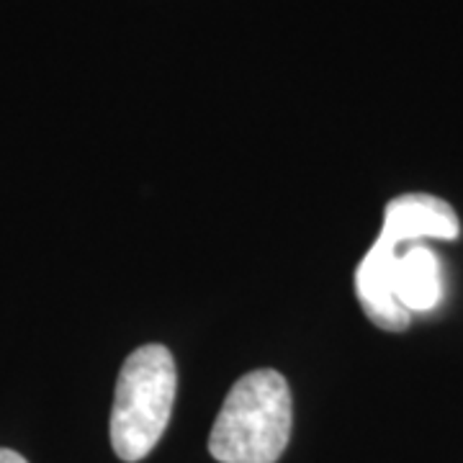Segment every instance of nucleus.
Instances as JSON below:
<instances>
[{
  "label": "nucleus",
  "mask_w": 463,
  "mask_h": 463,
  "mask_svg": "<svg viewBox=\"0 0 463 463\" xmlns=\"http://www.w3.org/2000/svg\"><path fill=\"white\" fill-rule=\"evenodd\" d=\"M291 389L279 371H250L230 389L209 435L219 463H276L291 438Z\"/></svg>",
  "instance_id": "1"
},
{
  "label": "nucleus",
  "mask_w": 463,
  "mask_h": 463,
  "mask_svg": "<svg viewBox=\"0 0 463 463\" xmlns=\"http://www.w3.org/2000/svg\"><path fill=\"white\" fill-rule=\"evenodd\" d=\"M178 392V371L165 345H142L121 365L111 407V448L134 463L165 435Z\"/></svg>",
  "instance_id": "2"
},
{
  "label": "nucleus",
  "mask_w": 463,
  "mask_h": 463,
  "mask_svg": "<svg viewBox=\"0 0 463 463\" xmlns=\"http://www.w3.org/2000/svg\"><path fill=\"white\" fill-rule=\"evenodd\" d=\"M397 250V245H392L379 234L355 268V297L361 301L365 317L386 332L407 330L412 319V315L399 304L394 291Z\"/></svg>",
  "instance_id": "3"
},
{
  "label": "nucleus",
  "mask_w": 463,
  "mask_h": 463,
  "mask_svg": "<svg viewBox=\"0 0 463 463\" xmlns=\"http://www.w3.org/2000/svg\"><path fill=\"white\" fill-rule=\"evenodd\" d=\"M461 234L458 214L448 201L430 194H404L386 203L381 237L404 248L422 240H456Z\"/></svg>",
  "instance_id": "4"
},
{
  "label": "nucleus",
  "mask_w": 463,
  "mask_h": 463,
  "mask_svg": "<svg viewBox=\"0 0 463 463\" xmlns=\"http://www.w3.org/2000/svg\"><path fill=\"white\" fill-rule=\"evenodd\" d=\"M394 291L410 315L432 312L443 298L440 258L422 242L399 248L394 260Z\"/></svg>",
  "instance_id": "5"
},
{
  "label": "nucleus",
  "mask_w": 463,
  "mask_h": 463,
  "mask_svg": "<svg viewBox=\"0 0 463 463\" xmlns=\"http://www.w3.org/2000/svg\"><path fill=\"white\" fill-rule=\"evenodd\" d=\"M0 463H29L21 453L11 450V448H0Z\"/></svg>",
  "instance_id": "6"
}]
</instances>
